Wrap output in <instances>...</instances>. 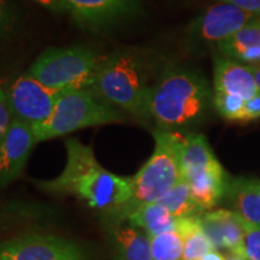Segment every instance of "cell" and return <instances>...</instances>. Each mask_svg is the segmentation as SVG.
I'll return each instance as SVG.
<instances>
[{"instance_id":"f1b7e54d","label":"cell","mask_w":260,"mask_h":260,"mask_svg":"<svg viewBox=\"0 0 260 260\" xmlns=\"http://www.w3.org/2000/svg\"><path fill=\"white\" fill-rule=\"evenodd\" d=\"M41 8L53 12V14H69L67 0H31Z\"/></svg>"},{"instance_id":"5bb4252c","label":"cell","mask_w":260,"mask_h":260,"mask_svg":"<svg viewBox=\"0 0 260 260\" xmlns=\"http://www.w3.org/2000/svg\"><path fill=\"white\" fill-rule=\"evenodd\" d=\"M194 200L204 211L211 210L223 199L229 180L219 161L210 167L183 174Z\"/></svg>"},{"instance_id":"44dd1931","label":"cell","mask_w":260,"mask_h":260,"mask_svg":"<svg viewBox=\"0 0 260 260\" xmlns=\"http://www.w3.org/2000/svg\"><path fill=\"white\" fill-rule=\"evenodd\" d=\"M260 46V19L254 18L240 29L232 38L218 44L220 56L236 60L237 57L251 47Z\"/></svg>"},{"instance_id":"2e32d148","label":"cell","mask_w":260,"mask_h":260,"mask_svg":"<svg viewBox=\"0 0 260 260\" xmlns=\"http://www.w3.org/2000/svg\"><path fill=\"white\" fill-rule=\"evenodd\" d=\"M112 214L124 217L130 223L144 230L149 239L160 234L176 230L178 224V218L172 216L159 203L145 204L134 209L123 210Z\"/></svg>"},{"instance_id":"4316f807","label":"cell","mask_w":260,"mask_h":260,"mask_svg":"<svg viewBox=\"0 0 260 260\" xmlns=\"http://www.w3.org/2000/svg\"><path fill=\"white\" fill-rule=\"evenodd\" d=\"M260 118V90L255 94L252 99L245 103V109H243L242 123L253 122Z\"/></svg>"},{"instance_id":"83f0119b","label":"cell","mask_w":260,"mask_h":260,"mask_svg":"<svg viewBox=\"0 0 260 260\" xmlns=\"http://www.w3.org/2000/svg\"><path fill=\"white\" fill-rule=\"evenodd\" d=\"M216 2L232 4L253 15L254 17H260V0H216Z\"/></svg>"},{"instance_id":"d6a6232c","label":"cell","mask_w":260,"mask_h":260,"mask_svg":"<svg viewBox=\"0 0 260 260\" xmlns=\"http://www.w3.org/2000/svg\"><path fill=\"white\" fill-rule=\"evenodd\" d=\"M258 190H259V193H260V181L258 182Z\"/></svg>"},{"instance_id":"4dcf8cb0","label":"cell","mask_w":260,"mask_h":260,"mask_svg":"<svg viewBox=\"0 0 260 260\" xmlns=\"http://www.w3.org/2000/svg\"><path fill=\"white\" fill-rule=\"evenodd\" d=\"M249 68H251L253 76H254L256 87H258V89L260 90V64L251 65V67H249Z\"/></svg>"},{"instance_id":"30bf717a","label":"cell","mask_w":260,"mask_h":260,"mask_svg":"<svg viewBox=\"0 0 260 260\" xmlns=\"http://www.w3.org/2000/svg\"><path fill=\"white\" fill-rule=\"evenodd\" d=\"M254 18L256 17L232 4L217 3L191 22L189 35L207 44H220Z\"/></svg>"},{"instance_id":"8fae6325","label":"cell","mask_w":260,"mask_h":260,"mask_svg":"<svg viewBox=\"0 0 260 260\" xmlns=\"http://www.w3.org/2000/svg\"><path fill=\"white\" fill-rule=\"evenodd\" d=\"M37 144L31 126L14 121L0 141V187L19 177Z\"/></svg>"},{"instance_id":"ffe728a7","label":"cell","mask_w":260,"mask_h":260,"mask_svg":"<svg viewBox=\"0 0 260 260\" xmlns=\"http://www.w3.org/2000/svg\"><path fill=\"white\" fill-rule=\"evenodd\" d=\"M157 203L164 206L176 218L195 217L205 212L194 200L190 188L183 178Z\"/></svg>"},{"instance_id":"cb8c5ba5","label":"cell","mask_w":260,"mask_h":260,"mask_svg":"<svg viewBox=\"0 0 260 260\" xmlns=\"http://www.w3.org/2000/svg\"><path fill=\"white\" fill-rule=\"evenodd\" d=\"M245 103V100L239 95L222 92L213 93V106L223 118L230 122L242 123Z\"/></svg>"},{"instance_id":"52a82bcc","label":"cell","mask_w":260,"mask_h":260,"mask_svg":"<svg viewBox=\"0 0 260 260\" xmlns=\"http://www.w3.org/2000/svg\"><path fill=\"white\" fill-rule=\"evenodd\" d=\"M14 119L31 128L50 118L60 93L54 92L25 71L6 88Z\"/></svg>"},{"instance_id":"7a4b0ae2","label":"cell","mask_w":260,"mask_h":260,"mask_svg":"<svg viewBox=\"0 0 260 260\" xmlns=\"http://www.w3.org/2000/svg\"><path fill=\"white\" fill-rule=\"evenodd\" d=\"M213 103V94L203 76L184 69L164 71L149 90L148 119L161 130L200 122Z\"/></svg>"},{"instance_id":"9a60e30c","label":"cell","mask_w":260,"mask_h":260,"mask_svg":"<svg viewBox=\"0 0 260 260\" xmlns=\"http://www.w3.org/2000/svg\"><path fill=\"white\" fill-rule=\"evenodd\" d=\"M111 235L117 260H153L151 239L144 230L122 216L111 214Z\"/></svg>"},{"instance_id":"8992f818","label":"cell","mask_w":260,"mask_h":260,"mask_svg":"<svg viewBox=\"0 0 260 260\" xmlns=\"http://www.w3.org/2000/svg\"><path fill=\"white\" fill-rule=\"evenodd\" d=\"M102 58L86 46L51 47L27 70L34 79L54 92L90 88Z\"/></svg>"},{"instance_id":"277c9868","label":"cell","mask_w":260,"mask_h":260,"mask_svg":"<svg viewBox=\"0 0 260 260\" xmlns=\"http://www.w3.org/2000/svg\"><path fill=\"white\" fill-rule=\"evenodd\" d=\"M124 119V112L90 88L70 89L59 94L50 118L31 129L37 141L42 142L88 126L121 123Z\"/></svg>"},{"instance_id":"603a6c76","label":"cell","mask_w":260,"mask_h":260,"mask_svg":"<svg viewBox=\"0 0 260 260\" xmlns=\"http://www.w3.org/2000/svg\"><path fill=\"white\" fill-rule=\"evenodd\" d=\"M183 248V236L177 230L151 237V251L153 260H182Z\"/></svg>"},{"instance_id":"e0dca14e","label":"cell","mask_w":260,"mask_h":260,"mask_svg":"<svg viewBox=\"0 0 260 260\" xmlns=\"http://www.w3.org/2000/svg\"><path fill=\"white\" fill-rule=\"evenodd\" d=\"M258 182L252 178H236L229 180L226 193L232 201L235 212L246 223L260 226V193Z\"/></svg>"},{"instance_id":"484cf974","label":"cell","mask_w":260,"mask_h":260,"mask_svg":"<svg viewBox=\"0 0 260 260\" xmlns=\"http://www.w3.org/2000/svg\"><path fill=\"white\" fill-rule=\"evenodd\" d=\"M14 121L15 119L11 109H10L6 89L0 86V141L4 139Z\"/></svg>"},{"instance_id":"7402d4cb","label":"cell","mask_w":260,"mask_h":260,"mask_svg":"<svg viewBox=\"0 0 260 260\" xmlns=\"http://www.w3.org/2000/svg\"><path fill=\"white\" fill-rule=\"evenodd\" d=\"M23 23V12L17 0H0V47L14 40Z\"/></svg>"},{"instance_id":"3957f363","label":"cell","mask_w":260,"mask_h":260,"mask_svg":"<svg viewBox=\"0 0 260 260\" xmlns=\"http://www.w3.org/2000/svg\"><path fill=\"white\" fill-rule=\"evenodd\" d=\"M153 83L147 57L134 48H125L104 58L90 89L122 112L147 121L148 95Z\"/></svg>"},{"instance_id":"d4e9b609","label":"cell","mask_w":260,"mask_h":260,"mask_svg":"<svg viewBox=\"0 0 260 260\" xmlns=\"http://www.w3.org/2000/svg\"><path fill=\"white\" fill-rule=\"evenodd\" d=\"M235 252L248 260H260V226L246 224V233Z\"/></svg>"},{"instance_id":"1f68e13d","label":"cell","mask_w":260,"mask_h":260,"mask_svg":"<svg viewBox=\"0 0 260 260\" xmlns=\"http://www.w3.org/2000/svg\"><path fill=\"white\" fill-rule=\"evenodd\" d=\"M226 260H248L246 258V256H243L242 254H240V253H236V252H230V254L225 256Z\"/></svg>"},{"instance_id":"d6986e66","label":"cell","mask_w":260,"mask_h":260,"mask_svg":"<svg viewBox=\"0 0 260 260\" xmlns=\"http://www.w3.org/2000/svg\"><path fill=\"white\" fill-rule=\"evenodd\" d=\"M209 141L201 134H189L183 136L181 147L182 175L186 172L206 168L217 162Z\"/></svg>"},{"instance_id":"5b68a950","label":"cell","mask_w":260,"mask_h":260,"mask_svg":"<svg viewBox=\"0 0 260 260\" xmlns=\"http://www.w3.org/2000/svg\"><path fill=\"white\" fill-rule=\"evenodd\" d=\"M153 136L155 141L153 154L132 177V199L121 211L157 203L183 178L181 164L183 136L176 132L161 129L154 132Z\"/></svg>"},{"instance_id":"ba28073f","label":"cell","mask_w":260,"mask_h":260,"mask_svg":"<svg viewBox=\"0 0 260 260\" xmlns=\"http://www.w3.org/2000/svg\"><path fill=\"white\" fill-rule=\"evenodd\" d=\"M0 260H87L76 243L63 237L27 234L0 242Z\"/></svg>"},{"instance_id":"4fadbf2b","label":"cell","mask_w":260,"mask_h":260,"mask_svg":"<svg viewBox=\"0 0 260 260\" xmlns=\"http://www.w3.org/2000/svg\"><path fill=\"white\" fill-rule=\"evenodd\" d=\"M213 88L214 92L239 95L245 102L259 92L251 68L224 56L214 59Z\"/></svg>"},{"instance_id":"ac0fdd59","label":"cell","mask_w":260,"mask_h":260,"mask_svg":"<svg viewBox=\"0 0 260 260\" xmlns=\"http://www.w3.org/2000/svg\"><path fill=\"white\" fill-rule=\"evenodd\" d=\"M177 232L183 236L184 248L182 260H200L211 251H216L204 230L198 216L178 218Z\"/></svg>"},{"instance_id":"f546056e","label":"cell","mask_w":260,"mask_h":260,"mask_svg":"<svg viewBox=\"0 0 260 260\" xmlns=\"http://www.w3.org/2000/svg\"><path fill=\"white\" fill-rule=\"evenodd\" d=\"M200 260H226V258L224 255L220 254L219 252L211 251L207 253V254H205Z\"/></svg>"},{"instance_id":"9c48e42d","label":"cell","mask_w":260,"mask_h":260,"mask_svg":"<svg viewBox=\"0 0 260 260\" xmlns=\"http://www.w3.org/2000/svg\"><path fill=\"white\" fill-rule=\"evenodd\" d=\"M69 14L83 28L104 30L141 11L139 0H67Z\"/></svg>"},{"instance_id":"7c38bea8","label":"cell","mask_w":260,"mask_h":260,"mask_svg":"<svg viewBox=\"0 0 260 260\" xmlns=\"http://www.w3.org/2000/svg\"><path fill=\"white\" fill-rule=\"evenodd\" d=\"M198 219L214 249L235 252L246 233L247 223L235 211H209L199 214Z\"/></svg>"},{"instance_id":"6da1fadb","label":"cell","mask_w":260,"mask_h":260,"mask_svg":"<svg viewBox=\"0 0 260 260\" xmlns=\"http://www.w3.org/2000/svg\"><path fill=\"white\" fill-rule=\"evenodd\" d=\"M67 164L59 176L38 182L41 190L57 195H75L94 210L109 214L124 209L133 195L132 177H122L103 168L90 146L68 139Z\"/></svg>"}]
</instances>
